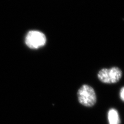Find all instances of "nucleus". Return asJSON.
I'll return each mask as SVG.
<instances>
[{
  "mask_svg": "<svg viewBox=\"0 0 124 124\" xmlns=\"http://www.w3.org/2000/svg\"><path fill=\"white\" fill-rule=\"evenodd\" d=\"M120 97L124 101V87H123L120 91Z\"/></svg>",
  "mask_w": 124,
  "mask_h": 124,
  "instance_id": "obj_5",
  "label": "nucleus"
},
{
  "mask_svg": "<svg viewBox=\"0 0 124 124\" xmlns=\"http://www.w3.org/2000/svg\"><path fill=\"white\" fill-rule=\"evenodd\" d=\"M77 95L79 102L85 107H91L96 103V93L92 87L87 84H84L80 87Z\"/></svg>",
  "mask_w": 124,
  "mask_h": 124,
  "instance_id": "obj_1",
  "label": "nucleus"
},
{
  "mask_svg": "<svg viewBox=\"0 0 124 124\" xmlns=\"http://www.w3.org/2000/svg\"><path fill=\"white\" fill-rule=\"evenodd\" d=\"M108 121L109 124H120L121 121L117 110L111 108L108 112Z\"/></svg>",
  "mask_w": 124,
  "mask_h": 124,
  "instance_id": "obj_4",
  "label": "nucleus"
},
{
  "mask_svg": "<svg viewBox=\"0 0 124 124\" xmlns=\"http://www.w3.org/2000/svg\"><path fill=\"white\" fill-rule=\"evenodd\" d=\"M45 35L40 31H30L25 37V44L31 49H36L43 46L46 43Z\"/></svg>",
  "mask_w": 124,
  "mask_h": 124,
  "instance_id": "obj_3",
  "label": "nucleus"
},
{
  "mask_svg": "<svg viewBox=\"0 0 124 124\" xmlns=\"http://www.w3.org/2000/svg\"><path fill=\"white\" fill-rule=\"evenodd\" d=\"M99 80L107 84L115 83L120 80L122 76V71L118 67H113L110 69L103 68L98 73Z\"/></svg>",
  "mask_w": 124,
  "mask_h": 124,
  "instance_id": "obj_2",
  "label": "nucleus"
}]
</instances>
